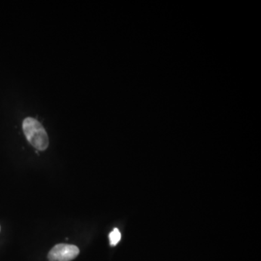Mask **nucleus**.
<instances>
[{
  "label": "nucleus",
  "instance_id": "obj_2",
  "mask_svg": "<svg viewBox=\"0 0 261 261\" xmlns=\"http://www.w3.org/2000/svg\"><path fill=\"white\" fill-rule=\"evenodd\" d=\"M79 254V249L73 244H59L55 246L50 253V261H71Z\"/></svg>",
  "mask_w": 261,
  "mask_h": 261
},
{
  "label": "nucleus",
  "instance_id": "obj_1",
  "mask_svg": "<svg viewBox=\"0 0 261 261\" xmlns=\"http://www.w3.org/2000/svg\"><path fill=\"white\" fill-rule=\"evenodd\" d=\"M23 130L26 139L34 148L44 151L48 148V135L37 120L26 118L23 122Z\"/></svg>",
  "mask_w": 261,
  "mask_h": 261
},
{
  "label": "nucleus",
  "instance_id": "obj_3",
  "mask_svg": "<svg viewBox=\"0 0 261 261\" xmlns=\"http://www.w3.org/2000/svg\"><path fill=\"white\" fill-rule=\"evenodd\" d=\"M121 234L118 228H115L113 231H111L109 235L110 243L111 245L115 246L121 240Z\"/></svg>",
  "mask_w": 261,
  "mask_h": 261
}]
</instances>
